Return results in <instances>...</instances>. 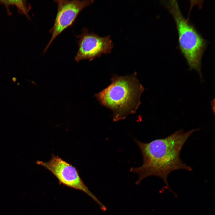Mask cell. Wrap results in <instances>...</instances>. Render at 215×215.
Masks as SVG:
<instances>
[{
  "label": "cell",
  "instance_id": "1",
  "mask_svg": "<svg viewBox=\"0 0 215 215\" xmlns=\"http://www.w3.org/2000/svg\"><path fill=\"white\" fill-rule=\"evenodd\" d=\"M200 128L185 132L178 130L164 138L144 143L134 139L140 149L143 162L140 167L131 168L130 171L139 175L136 184L144 178L155 176L161 178L168 185L167 178L172 171L184 169L191 171L190 166L184 163L180 157L181 150L188 138Z\"/></svg>",
  "mask_w": 215,
  "mask_h": 215
},
{
  "label": "cell",
  "instance_id": "2",
  "mask_svg": "<svg viewBox=\"0 0 215 215\" xmlns=\"http://www.w3.org/2000/svg\"><path fill=\"white\" fill-rule=\"evenodd\" d=\"M135 73L130 75H114L108 87L95 94L102 105L113 112L114 122L125 119L136 112L141 104L140 98L145 88Z\"/></svg>",
  "mask_w": 215,
  "mask_h": 215
},
{
  "label": "cell",
  "instance_id": "3",
  "mask_svg": "<svg viewBox=\"0 0 215 215\" xmlns=\"http://www.w3.org/2000/svg\"><path fill=\"white\" fill-rule=\"evenodd\" d=\"M176 25L180 51L186 60L189 70H194L204 81L201 72V60L207 43L196 28L182 14L176 0L164 1Z\"/></svg>",
  "mask_w": 215,
  "mask_h": 215
},
{
  "label": "cell",
  "instance_id": "4",
  "mask_svg": "<svg viewBox=\"0 0 215 215\" xmlns=\"http://www.w3.org/2000/svg\"><path fill=\"white\" fill-rule=\"evenodd\" d=\"M36 163L51 172L58 179L60 184L85 192L100 207L102 206V203L85 185L79 176L78 171L72 165L53 154L49 161L44 162L38 160Z\"/></svg>",
  "mask_w": 215,
  "mask_h": 215
},
{
  "label": "cell",
  "instance_id": "5",
  "mask_svg": "<svg viewBox=\"0 0 215 215\" xmlns=\"http://www.w3.org/2000/svg\"><path fill=\"white\" fill-rule=\"evenodd\" d=\"M57 5V11L53 25L49 30L51 38L44 48V53L54 40L74 22L78 16L84 8L92 4V0H54Z\"/></svg>",
  "mask_w": 215,
  "mask_h": 215
},
{
  "label": "cell",
  "instance_id": "6",
  "mask_svg": "<svg viewBox=\"0 0 215 215\" xmlns=\"http://www.w3.org/2000/svg\"><path fill=\"white\" fill-rule=\"evenodd\" d=\"M76 37L79 39V49L74 60L77 62L87 59L91 61L103 53H110L113 47L110 36L100 37L89 33L86 28L82 29V33Z\"/></svg>",
  "mask_w": 215,
  "mask_h": 215
},
{
  "label": "cell",
  "instance_id": "7",
  "mask_svg": "<svg viewBox=\"0 0 215 215\" xmlns=\"http://www.w3.org/2000/svg\"><path fill=\"white\" fill-rule=\"evenodd\" d=\"M8 3L9 5H11L16 6L19 12L25 15L28 19H30L28 14L29 9L27 5L26 1L10 0H8Z\"/></svg>",
  "mask_w": 215,
  "mask_h": 215
},
{
  "label": "cell",
  "instance_id": "8",
  "mask_svg": "<svg viewBox=\"0 0 215 215\" xmlns=\"http://www.w3.org/2000/svg\"><path fill=\"white\" fill-rule=\"evenodd\" d=\"M210 104H211V107H212V110L213 111V112L214 113H214H215V99H214L211 101V102H210Z\"/></svg>",
  "mask_w": 215,
  "mask_h": 215
}]
</instances>
